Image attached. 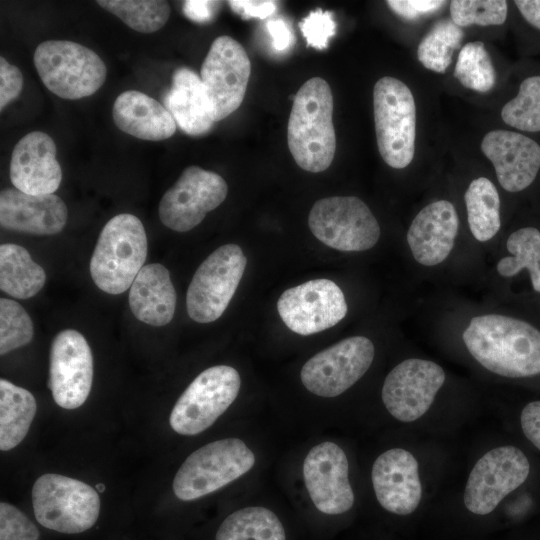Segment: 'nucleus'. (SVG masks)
<instances>
[{
    "label": "nucleus",
    "mask_w": 540,
    "mask_h": 540,
    "mask_svg": "<svg viewBox=\"0 0 540 540\" xmlns=\"http://www.w3.org/2000/svg\"><path fill=\"white\" fill-rule=\"evenodd\" d=\"M462 338L472 357L492 373L508 378L540 374V331L523 320L476 316Z\"/></svg>",
    "instance_id": "f257e3e1"
},
{
    "label": "nucleus",
    "mask_w": 540,
    "mask_h": 540,
    "mask_svg": "<svg viewBox=\"0 0 540 540\" xmlns=\"http://www.w3.org/2000/svg\"><path fill=\"white\" fill-rule=\"evenodd\" d=\"M293 159L308 172H322L332 163L336 150L333 96L321 77L307 80L298 90L287 127Z\"/></svg>",
    "instance_id": "f03ea898"
},
{
    "label": "nucleus",
    "mask_w": 540,
    "mask_h": 540,
    "mask_svg": "<svg viewBox=\"0 0 540 540\" xmlns=\"http://www.w3.org/2000/svg\"><path fill=\"white\" fill-rule=\"evenodd\" d=\"M147 236L140 219L129 213L111 218L100 232L90 273L96 286L108 294H121L133 283L147 257Z\"/></svg>",
    "instance_id": "7ed1b4c3"
},
{
    "label": "nucleus",
    "mask_w": 540,
    "mask_h": 540,
    "mask_svg": "<svg viewBox=\"0 0 540 540\" xmlns=\"http://www.w3.org/2000/svg\"><path fill=\"white\" fill-rule=\"evenodd\" d=\"M34 65L45 87L63 99L76 100L98 91L107 69L88 47L67 40H48L34 52Z\"/></svg>",
    "instance_id": "20e7f679"
},
{
    "label": "nucleus",
    "mask_w": 540,
    "mask_h": 540,
    "mask_svg": "<svg viewBox=\"0 0 540 540\" xmlns=\"http://www.w3.org/2000/svg\"><path fill=\"white\" fill-rule=\"evenodd\" d=\"M32 504L34 516L41 526L64 534L90 529L100 513V498L93 487L55 473H46L36 479Z\"/></svg>",
    "instance_id": "39448f33"
},
{
    "label": "nucleus",
    "mask_w": 540,
    "mask_h": 540,
    "mask_svg": "<svg viewBox=\"0 0 540 540\" xmlns=\"http://www.w3.org/2000/svg\"><path fill=\"white\" fill-rule=\"evenodd\" d=\"M373 111L379 153L390 167L403 169L413 160L416 105L409 87L384 76L374 85Z\"/></svg>",
    "instance_id": "423d86ee"
},
{
    "label": "nucleus",
    "mask_w": 540,
    "mask_h": 540,
    "mask_svg": "<svg viewBox=\"0 0 540 540\" xmlns=\"http://www.w3.org/2000/svg\"><path fill=\"white\" fill-rule=\"evenodd\" d=\"M255 463V456L238 438L210 442L182 463L173 480L177 498L191 501L226 486L247 473Z\"/></svg>",
    "instance_id": "0eeeda50"
},
{
    "label": "nucleus",
    "mask_w": 540,
    "mask_h": 540,
    "mask_svg": "<svg viewBox=\"0 0 540 540\" xmlns=\"http://www.w3.org/2000/svg\"><path fill=\"white\" fill-rule=\"evenodd\" d=\"M241 386L236 369L217 365L201 372L175 403L171 428L192 436L208 429L234 402Z\"/></svg>",
    "instance_id": "6e6552de"
},
{
    "label": "nucleus",
    "mask_w": 540,
    "mask_h": 540,
    "mask_svg": "<svg viewBox=\"0 0 540 540\" xmlns=\"http://www.w3.org/2000/svg\"><path fill=\"white\" fill-rule=\"evenodd\" d=\"M247 259L236 244L212 252L197 268L186 294L189 317L198 323L217 320L226 310L242 279Z\"/></svg>",
    "instance_id": "1a4fd4ad"
},
{
    "label": "nucleus",
    "mask_w": 540,
    "mask_h": 540,
    "mask_svg": "<svg viewBox=\"0 0 540 540\" xmlns=\"http://www.w3.org/2000/svg\"><path fill=\"white\" fill-rule=\"evenodd\" d=\"M313 235L339 251H365L376 245L380 226L369 207L355 196H333L315 202L308 216Z\"/></svg>",
    "instance_id": "9d476101"
},
{
    "label": "nucleus",
    "mask_w": 540,
    "mask_h": 540,
    "mask_svg": "<svg viewBox=\"0 0 540 540\" xmlns=\"http://www.w3.org/2000/svg\"><path fill=\"white\" fill-rule=\"evenodd\" d=\"M530 464L517 447L489 450L472 468L463 493L465 507L473 514L487 515L527 479Z\"/></svg>",
    "instance_id": "9b49d317"
},
{
    "label": "nucleus",
    "mask_w": 540,
    "mask_h": 540,
    "mask_svg": "<svg viewBox=\"0 0 540 540\" xmlns=\"http://www.w3.org/2000/svg\"><path fill=\"white\" fill-rule=\"evenodd\" d=\"M250 73V59L239 42L227 35L212 42L202 63L200 77L215 122L240 107Z\"/></svg>",
    "instance_id": "f8f14e48"
},
{
    "label": "nucleus",
    "mask_w": 540,
    "mask_h": 540,
    "mask_svg": "<svg viewBox=\"0 0 540 540\" xmlns=\"http://www.w3.org/2000/svg\"><path fill=\"white\" fill-rule=\"evenodd\" d=\"M372 341L364 336L341 340L311 357L302 367L304 387L320 397H336L354 385L374 359Z\"/></svg>",
    "instance_id": "ddd939ff"
},
{
    "label": "nucleus",
    "mask_w": 540,
    "mask_h": 540,
    "mask_svg": "<svg viewBox=\"0 0 540 540\" xmlns=\"http://www.w3.org/2000/svg\"><path fill=\"white\" fill-rule=\"evenodd\" d=\"M227 193V183L219 174L189 166L161 198L159 218L174 231H189L217 208Z\"/></svg>",
    "instance_id": "4468645a"
},
{
    "label": "nucleus",
    "mask_w": 540,
    "mask_h": 540,
    "mask_svg": "<svg viewBox=\"0 0 540 540\" xmlns=\"http://www.w3.org/2000/svg\"><path fill=\"white\" fill-rule=\"evenodd\" d=\"M339 286L329 279H314L285 290L277 301L285 325L299 335H311L333 327L347 314Z\"/></svg>",
    "instance_id": "2eb2a0df"
},
{
    "label": "nucleus",
    "mask_w": 540,
    "mask_h": 540,
    "mask_svg": "<svg viewBox=\"0 0 540 540\" xmlns=\"http://www.w3.org/2000/svg\"><path fill=\"white\" fill-rule=\"evenodd\" d=\"M445 378L443 368L433 361L406 359L386 376L381 392L383 404L397 420L416 421L429 410Z\"/></svg>",
    "instance_id": "dca6fc26"
},
{
    "label": "nucleus",
    "mask_w": 540,
    "mask_h": 540,
    "mask_svg": "<svg viewBox=\"0 0 540 540\" xmlns=\"http://www.w3.org/2000/svg\"><path fill=\"white\" fill-rule=\"evenodd\" d=\"M49 373V386L58 406L76 409L86 401L93 381V357L80 332L65 329L54 337Z\"/></svg>",
    "instance_id": "f3484780"
},
{
    "label": "nucleus",
    "mask_w": 540,
    "mask_h": 540,
    "mask_svg": "<svg viewBox=\"0 0 540 540\" xmlns=\"http://www.w3.org/2000/svg\"><path fill=\"white\" fill-rule=\"evenodd\" d=\"M349 463L343 449L333 442L314 446L303 463V477L315 507L329 515L352 508L354 492L349 483Z\"/></svg>",
    "instance_id": "a211bd4d"
},
{
    "label": "nucleus",
    "mask_w": 540,
    "mask_h": 540,
    "mask_svg": "<svg viewBox=\"0 0 540 540\" xmlns=\"http://www.w3.org/2000/svg\"><path fill=\"white\" fill-rule=\"evenodd\" d=\"M379 504L397 515L414 512L422 498L418 462L403 448H392L377 457L371 472Z\"/></svg>",
    "instance_id": "6ab92c4d"
},
{
    "label": "nucleus",
    "mask_w": 540,
    "mask_h": 540,
    "mask_svg": "<svg viewBox=\"0 0 540 540\" xmlns=\"http://www.w3.org/2000/svg\"><path fill=\"white\" fill-rule=\"evenodd\" d=\"M481 150L492 162L499 184L508 192L529 187L540 170V145L530 137L509 130H492Z\"/></svg>",
    "instance_id": "aec40b11"
},
{
    "label": "nucleus",
    "mask_w": 540,
    "mask_h": 540,
    "mask_svg": "<svg viewBox=\"0 0 540 540\" xmlns=\"http://www.w3.org/2000/svg\"><path fill=\"white\" fill-rule=\"evenodd\" d=\"M54 140L46 133L32 131L14 146L10 179L14 187L30 195L54 194L62 180Z\"/></svg>",
    "instance_id": "412c9836"
},
{
    "label": "nucleus",
    "mask_w": 540,
    "mask_h": 540,
    "mask_svg": "<svg viewBox=\"0 0 540 540\" xmlns=\"http://www.w3.org/2000/svg\"><path fill=\"white\" fill-rule=\"evenodd\" d=\"M64 201L55 194L30 195L16 188L0 193V224L3 228L34 235L59 233L67 222Z\"/></svg>",
    "instance_id": "4be33fe9"
},
{
    "label": "nucleus",
    "mask_w": 540,
    "mask_h": 540,
    "mask_svg": "<svg viewBox=\"0 0 540 540\" xmlns=\"http://www.w3.org/2000/svg\"><path fill=\"white\" fill-rule=\"evenodd\" d=\"M458 227V215L451 202L438 200L425 206L407 232L414 259L424 266L443 262L454 247Z\"/></svg>",
    "instance_id": "5701e85b"
},
{
    "label": "nucleus",
    "mask_w": 540,
    "mask_h": 540,
    "mask_svg": "<svg viewBox=\"0 0 540 540\" xmlns=\"http://www.w3.org/2000/svg\"><path fill=\"white\" fill-rule=\"evenodd\" d=\"M112 114L121 131L142 140H165L176 131L177 124L168 109L141 91L122 92L114 102Z\"/></svg>",
    "instance_id": "b1692460"
},
{
    "label": "nucleus",
    "mask_w": 540,
    "mask_h": 540,
    "mask_svg": "<svg viewBox=\"0 0 540 540\" xmlns=\"http://www.w3.org/2000/svg\"><path fill=\"white\" fill-rule=\"evenodd\" d=\"M164 103L176 124L188 135H204L215 123L201 77L190 68L179 67L174 71Z\"/></svg>",
    "instance_id": "393cba45"
},
{
    "label": "nucleus",
    "mask_w": 540,
    "mask_h": 540,
    "mask_svg": "<svg viewBox=\"0 0 540 540\" xmlns=\"http://www.w3.org/2000/svg\"><path fill=\"white\" fill-rule=\"evenodd\" d=\"M129 306L133 315L148 325L168 324L176 307V291L168 269L159 263L143 266L131 285Z\"/></svg>",
    "instance_id": "a878e982"
},
{
    "label": "nucleus",
    "mask_w": 540,
    "mask_h": 540,
    "mask_svg": "<svg viewBox=\"0 0 540 540\" xmlns=\"http://www.w3.org/2000/svg\"><path fill=\"white\" fill-rule=\"evenodd\" d=\"M37 411L32 393L6 379L0 380V449L16 447L27 435Z\"/></svg>",
    "instance_id": "bb28decb"
},
{
    "label": "nucleus",
    "mask_w": 540,
    "mask_h": 540,
    "mask_svg": "<svg viewBox=\"0 0 540 540\" xmlns=\"http://www.w3.org/2000/svg\"><path fill=\"white\" fill-rule=\"evenodd\" d=\"M46 274L22 246L7 243L0 246V288L18 299L36 295L44 286Z\"/></svg>",
    "instance_id": "cd10ccee"
},
{
    "label": "nucleus",
    "mask_w": 540,
    "mask_h": 540,
    "mask_svg": "<svg viewBox=\"0 0 540 540\" xmlns=\"http://www.w3.org/2000/svg\"><path fill=\"white\" fill-rule=\"evenodd\" d=\"M464 200L472 235L481 242L493 238L501 227L500 197L493 182L485 177L474 179Z\"/></svg>",
    "instance_id": "c85d7f7f"
},
{
    "label": "nucleus",
    "mask_w": 540,
    "mask_h": 540,
    "mask_svg": "<svg viewBox=\"0 0 540 540\" xmlns=\"http://www.w3.org/2000/svg\"><path fill=\"white\" fill-rule=\"evenodd\" d=\"M215 540H286V536L274 512L264 507H246L221 523Z\"/></svg>",
    "instance_id": "c756f323"
},
{
    "label": "nucleus",
    "mask_w": 540,
    "mask_h": 540,
    "mask_svg": "<svg viewBox=\"0 0 540 540\" xmlns=\"http://www.w3.org/2000/svg\"><path fill=\"white\" fill-rule=\"evenodd\" d=\"M506 247L511 256L498 262L497 272L512 277L526 268L533 289L540 292V231L534 227L520 228L508 237Z\"/></svg>",
    "instance_id": "7c9ffc66"
},
{
    "label": "nucleus",
    "mask_w": 540,
    "mask_h": 540,
    "mask_svg": "<svg viewBox=\"0 0 540 540\" xmlns=\"http://www.w3.org/2000/svg\"><path fill=\"white\" fill-rule=\"evenodd\" d=\"M463 38L461 27L451 19H442L436 22L420 41L417 48L418 60L426 69L444 73Z\"/></svg>",
    "instance_id": "2f4dec72"
},
{
    "label": "nucleus",
    "mask_w": 540,
    "mask_h": 540,
    "mask_svg": "<svg viewBox=\"0 0 540 540\" xmlns=\"http://www.w3.org/2000/svg\"><path fill=\"white\" fill-rule=\"evenodd\" d=\"M97 4L141 33L162 28L171 12L169 3L161 0H99Z\"/></svg>",
    "instance_id": "473e14b6"
},
{
    "label": "nucleus",
    "mask_w": 540,
    "mask_h": 540,
    "mask_svg": "<svg viewBox=\"0 0 540 540\" xmlns=\"http://www.w3.org/2000/svg\"><path fill=\"white\" fill-rule=\"evenodd\" d=\"M455 78L476 92L490 91L496 83V71L484 43H466L460 50L454 69Z\"/></svg>",
    "instance_id": "72a5a7b5"
},
{
    "label": "nucleus",
    "mask_w": 540,
    "mask_h": 540,
    "mask_svg": "<svg viewBox=\"0 0 540 540\" xmlns=\"http://www.w3.org/2000/svg\"><path fill=\"white\" fill-rule=\"evenodd\" d=\"M502 120L525 132L540 131V75L524 79L519 91L501 110Z\"/></svg>",
    "instance_id": "f704fd0d"
},
{
    "label": "nucleus",
    "mask_w": 540,
    "mask_h": 540,
    "mask_svg": "<svg viewBox=\"0 0 540 540\" xmlns=\"http://www.w3.org/2000/svg\"><path fill=\"white\" fill-rule=\"evenodd\" d=\"M34 334L26 310L16 301L0 299V353L4 355L28 344Z\"/></svg>",
    "instance_id": "c9c22d12"
},
{
    "label": "nucleus",
    "mask_w": 540,
    "mask_h": 540,
    "mask_svg": "<svg viewBox=\"0 0 540 540\" xmlns=\"http://www.w3.org/2000/svg\"><path fill=\"white\" fill-rule=\"evenodd\" d=\"M504 0H453L450 2L451 20L459 27L501 25L507 18Z\"/></svg>",
    "instance_id": "e433bc0d"
},
{
    "label": "nucleus",
    "mask_w": 540,
    "mask_h": 540,
    "mask_svg": "<svg viewBox=\"0 0 540 540\" xmlns=\"http://www.w3.org/2000/svg\"><path fill=\"white\" fill-rule=\"evenodd\" d=\"M36 525L17 507L0 503V540H38Z\"/></svg>",
    "instance_id": "4c0bfd02"
},
{
    "label": "nucleus",
    "mask_w": 540,
    "mask_h": 540,
    "mask_svg": "<svg viewBox=\"0 0 540 540\" xmlns=\"http://www.w3.org/2000/svg\"><path fill=\"white\" fill-rule=\"evenodd\" d=\"M299 28L307 44L315 49L323 50L328 46V40L335 34L336 23L333 13L318 8L299 23Z\"/></svg>",
    "instance_id": "58836bf2"
},
{
    "label": "nucleus",
    "mask_w": 540,
    "mask_h": 540,
    "mask_svg": "<svg viewBox=\"0 0 540 540\" xmlns=\"http://www.w3.org/2000/svg\"><path fill=\"white\" fill-rule=\"evenodd\" d=\"M23 76L21 71L10 64L4 57H0V110L2 111L10 102L21 93Z\"/></svg>",
    "instance_id": "ea45409f"
},
{
    "label": "nucleus",
    "mask_w": 540,
    "mask_h": 540,
    "mask_svg": "<svg viewBox=\"0 0 540 540\" xmlns=\"http://www.w3.org/2000/svg\"><path fill=\"white\" fill-rule=\"evenodd\" d=\"M388 7L405 20H416L423 15L431 14L446 4L438 0H389Z\"/></svg>",
    "instance_id": "a19ab883"
},
{
    "label": "nucleus",
    "mask_w": 540,
    "mask_h": 540,
    "mask_svg": "<svg viewBox=\"0 0 540 540\" xmlns=\"http://www.w3.org/2000/svg\"><path fill=\"white\" fill-rule=\"evenodd\" d=\"M228 4L235 13L244 19H265L271 16L277 8L275 1L268 0H231Z\"/></svg>",
    "instance_id": "79ce46f5"
},
{
    "label": "nucleus",
    "mask_w": 540,
    "mask_h": 540,
    "mask_svg": "<svg viewBox=\"0 0 540 540\" xmlns=\"http://www.w3.org/2000/svg\"><path fill=\"white\" fill-rule=\"evenodd\" d=\"M520 423L526 438L540 450V400L530 402L523 408Z\"/></svg>",
    "instance_id": "37998d69"
},
{
    "label": "nucleus",
    "mask_w": 540,
    "mask_h": 540,
    "mask_svg": "<svg viewBox=\"0 0 540 540\" xmlns=\"http://www.w3.org/2000/svg\"><path fill=\"white\" fill-rule=\"evenodd\" d=\"M267 30L276 51H284L293 43V33L285 20L281 18L269 20Z\"/></svg>",
    "instance_id": "c03bdc74"
},
{
    "label": "nucleus",
    "mask_w": 540,
    "mask_h": 540,
    "mask_svg": "<svg viewBox=\"0 0 540 540\" xmlns=\"http://www.w3.org/2000/svg\"><path fill=\"white\" fill-rule=\"evenodd\" d=\"M220 2L218 1H185L184 14L192 21L203 23L213 18Z\"/></svg>",
    "instance_id": "a18cd8bd"
},
{
    "label": "nucleus",
    "mask_w": 540,
    "mask_h": 540,
    "mask_svg": "<svg viewBox=\"0 0 540 540\" xmlns=\"http://www.w3.org/2000/svg\"><path fill=\"white\" fill-rule=\"evenodd\" d=\"M514 4L523 18L540 30V0H516Z\"/></svg>",
    "instance_id": "49530a36"
}]
</instances>
